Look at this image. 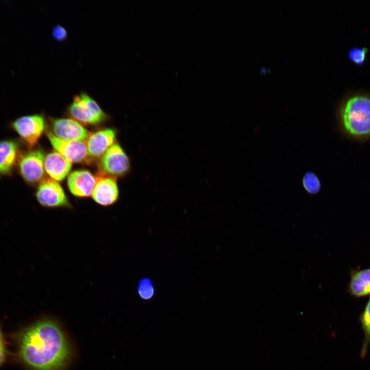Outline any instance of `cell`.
I'll list each match as a JSON object with an SVG mask.
<instances>
[{"label": "cell", "instance_id": "cell-15", "mask_svg": "<svg viewBox=\"0 0 370 370\" xmlns=\"http://www.w3.org/2000/svg\"><path fill=\"white\" fill-rule=\"evenodd\" d=\"M350 289L357 296L370 293V269H365L356 273L350 282Z\"/></svg>", "mask_w": 370, "mask_h": 370}, {"label": "cell", "instance_id": "cell-2", "mask_svg": "<svg viewBox=\"0 0 370 370\" xmlns=\"http://www.w3.org/2000/svg\"><path fill=\"white\" fill-rule=\"evenodd\" d=\"M338 119L346 135L358 139L370 137V97L356 95L348 98L340 108Z\"/></svg>", "mask_w": 370, "mask_h": 370}, {"label": "cell", "instance_id": "cell-20", "mask_svg": "<svg viewBox=\"0 0 370 370\" xmlns=\"http://www.w3.org/2000/svg\"><path fill=\"white\" fill-rule=\"evenodd\" d=\"M6 343L0 325V368L5 363L8 357Z\"/></svg>", "mask_w": 370, "mask_h": 370}, {"label": "cell", "instance_id": "cell-4", "mask_svg": "<svg viewBox=\"0 0 370 370\" xmlns=\"http://www.w3.org/2000/svg\"><path fill=\"white\" fill-rule=\"evenodd\" d=\"M9 127L17 134L20 140L31 149L37 144L44 131L45 120L40 114L23 116L12 121Z\"/></svg>", "mask_w": 370, "mask_h": 370}, {"label": "cell", "instance_id": "cell-16", "mask_svg": "<svg viewBox=\"0 0 370 370\" xmlns=\"http://www.w3.org/2000/svg\"><path fill=\"white\" fill-rule=\"evenodd\" d=\"M302 182L304 189L309 194H316L321 188L319 178L311 172H308L304 175Z\"/></svg>", "mask_w": 370, "mask_h": 370}, {"label": "cell", "instance_id": "cell-13", "mask_svg": "<svg viewBox=\"0 0 370 370\" xmlns=\"http://www.w3.org/2000/svg\"><path fill=\"white\" fill-rule=\"evenodd\" d=\"M115 136V131L110 128L89 133L86 141L88 156L91 158L101 157L114 144Z\"/></svg>", "mask_w": 370, "mask_h": 370}, {"label": "cell", "instance_id": "cell-5", "mask_svg": "<svg viewBox=\"0 0 370 370\" xmlns=\"http://www.w3.org/2000/svg\"><path fill=\"white\" fill-rule=\"evenodd\" d=\"M44 154L39 149L22 152L17 170L23 180L28 184L41 182L44 175Z\"/></svg>", "mask_w": 370, "mask_h": 370}, {"label": "cell", "instance_id": "cell-9", "mask_svg": "<svg viewBox=\"0 0 370 370\" xmlns=\"http://www.w3.org/2000/svg\"><path fill=\"white\" fill-rule=\"evenodd\" d=\"M46 134L53 147L71 162H81L88 157L86 141L65 140L56 137L50 131Z\"/></svg>", "mask_w": 370, "mask_h": 370}, {"label": "cell", "instance_id": "cell-3", "mask_svg": "<svg viewBox=\"0 0 370 370\" xmlns=\"http://www.w3.org/2000/svg\"><path fill=\"white\" fill-rule=\"evenodd\" d=\"M68 112L76 121L85 124H98L107 118L97 102L84 92L74 97Z\"/></svg>", "mask_w": 370, "mask_h": 370}, {"label": "cell", "instance_id": "cell-1", "mask_svg": "<svg viewBox=\"0 0 370 370\" xmlns=\"http://www.w3.org/2000/svg\"><path fill=\"white\" fill-rule=\"evenodd\" d=\"M20 361L31 370H58L69 354L67 340L58 324L49 319L24 329L17 337Z\"/></svg>", "mask_w": 370, "mask_h": 370}, {"label": "cell", "instance_id": "cell-14", "mask_svg": "<svg viewBox=\"0 0 370 370\" xmlns=\"http://www.w3.org/2000/svg\"><path fill=\"white\" fill-rule=\"evenodd\" d=\"M72 162L57 151L48 154L44 159V169L51 178L61 181L69 173Z\"/></svg>", "mask_w": 370, "mask_h": 370}, {"label": "cell", "instance_id": "cell-7", "mask_svg": "<svg viewBox=\"0 0 370 370\" xmlns=\"http://www.w3.org/2000/svg\"><path fill=\"white\" fill-rule=\"evenodd\" d=\"M99 166L102 173L113 176H122L130 168L129 159L118 143H114L101 157Z\"/></svg>", "mask_w": 370, "mask_h": 370}, {"label": "cell", "instance_id": "cell-18", "mask_svg": "<svg viewBox=\"0 0 370 370\" xmlns=\"http://www.w3.org/2000/svg\"><path fill=\"white\" fill-rule=\"evenodd\" d=\"M362 323L365 333V340L362 348V355H363L366 351L367 345L370 341V299L363 314Z\"/></svg>", "mask_w": 370, "mask_h": 370}, {"label": "cell", "instance_id": "cell-19", "mask_svg": "<svg viewBox=\"0 0 370 370\" xmlns=\"http://www.w3.org/2000/svg\"><path fill=\"white\" fill-rule=\"evenodd\" d=\"M367 50L365 47H354L349 50L348 57L350 61L361 65L365 62Z\"/></svg>", "mask_w": 370, "mask_h": 370}, {"label": "cell", "instance_id": "cell-10", "mask_svg": "<svg viewBox=\"0 0 370 370\" xmlns=\"http://www.w3.org/2000/svg\"><path fill=\"white\" fill-rule=\"evenodd\" d=\"M51 124L52 133L63 140L86 141L89 134L79 122L71 119H52Z\"/></svg>", "mask_w": 370, "mask_h": 370}, {"label": "cell", "instance_id": "cell-21", "mask_svg": "<svg viewBox=\"0 0 370 370\" xmlns=\"http://www.w3.org/2000/svg\"><path fill=\"white\" fill-rule=\"evenodd\" d=\"M54 38L58 41H63L66 39L67 32L66 29L60 25L54 26L52 30Z\"/></svg>", "mask_w": 370, "mask_h": 370}, {"label": "cell", "instance_id": "cell-12", "mask_svg": "<svg viewBox=\"0 0 370 370\" xmlns=\"http://www.w3.org/2000/svg\"><path fill=\"white\" fill-rule=\"evenodd\" d=\"M97 176L85 170L71 172L67 178V186L72 194L77 197L91 196L97 181Z\"/></svg>", "mask_w": 370, "mask_h": 370}, {"label": "cell", "instance_id": "cell-11", "mask_svg": "<svg viewBox=\"0 0 370 370\" xmlns=\"http://www.w3.org/2000/svg\"><path fill=\"white\" fill-rule=\"evenodd\" d=\"M97 177L91 196L94 201L101 206H108L113 204L117 200L119 195L115 178L104 174L98 175Z\"/></svg>", "mask_w": 370, "mask_h": 370}, {"label": "cell", "instance_id": "cell-17", "mask_svg": "<svg viewBox=\"0 0 370 370\" xmlns=\"http://www.w3.org/2000/svg\"><path fill=\"white\" fill-rule=\"evenodd\" d=\"M137 291L139 296L144 300L151 299L155 294V288L152 280L149 278L140 279L137 283Z\"/></svg>", "mask_w": 370, "mask_h": 370}, {"label": "cell", "instance_id": "cell-8", "mask_svg": "<svg viewBox=\"0 0 370 370\" xmlns=\"http://www.w3.org/2000/svg\"><path fill=\"white\" fill-rule=\"evenodd\" d=\"M22 153L20 142L17 140H0V178L13 175Z\"/></svg>", "mask_w": 370, "mask_h": 370}, {"label": "cell", "instance_id": "cell-6", "mask_svg": "<svg viewBox=\"0 0 370 370\" xmlns=\"http://www.w3.org/2000/svg\"><path fill=\"white\" fill-rule=\"evenodd\" d=\"M38 202L46 208L70 207L60 184L52 178L43 180L35 193Z\"/></svg>", "mask_w": 370, "mask_h": 370}]
</instances>
